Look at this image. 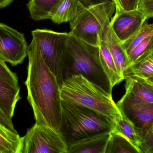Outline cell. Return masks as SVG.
<instances>
[{"mask_svg":"<svg viewBox=\"0 0 153 153\" xmlns=\"http://www.w3.org/2000/svg\"><path fill=\"white\" fill-rule=\"evenodd\" d=\"M138 150L140 153H153V125L144 134Z\"/></svg>","mask_w":153,"mask_h":153,"instance_id":"cb8c5ba5","label":"cell"},{"mask_svg":"<svg viewBox=\"0 0 153 153\" xmlns=\"http://www.w3.org/2000/svg\"><path fill=\"white\" fill-rule=\"evenodd\" d=\"M153 35V24L145 22L142 28L131 37L122 43L128 56L134 48L148 37Z\"/></svg>","mask_w":153,"mask_h":153,"instance_id":"7402d4cb","label":"cell"},{"mask_svg":"<svg viewBox=\"0 0 153 153\" xmlns=\"http://www.w3.org/2000/svg\"><path fill=\"white\" fill-rule=\"evenodd\" d=\"M27 56L25 84L36 123L60 133L62 100L57 77L45 62L34 39L28 46Z\"/></svg>","mask_w":153,"mask_h":153,"instance_id":"6da1fadb","label":"cell"},{"mask_svg":"<svg viewBox=\"0 0 153 153\" xmlns=\"http://www.w3.org/2000/svg\"><path fill=\"white\" fill-rule=\"evenodd\" d=\"M22 141L18 132L0 123V153H22Z\"/></svg>","mask_w":153,"mask_h":153,"instance_id":"d6986e66","label":"cell"},{"mask_svg":"<svg viewBox=\"0 0 153 153\" xmlns=\"http://www.w3.org/2000/svg\"><path fill=\"white\" fill-rule=\"evenodd\" d=\"M113 131L126 137L138 150L144 134L142 130L137 128L130 120L122 117L116 123Z\"/></svg>","mask_w":153,"mask_h":153,"instance_id":"44dd1931","label":"cell"},{"mask_svg":"<svg viewBox=\"0 0 153 153\" xmlns=\"http://www.w3.org/2000/svg\"><path fill=\"white\" fill-rule=\"evenodd\" d=\"M99 0H62L55 11L51 20L61 24L70 22L86 7Z\"/></svg>","mask_w":153,"mask_h":153,"instance_id":"8fae6325","label":"cell"},{"mask_svg":"<svg viewBox=\"0 0 153 153\" xmlns=\"http://www.w3.org/2000/svg\"><path fill=\"white\" fill-rule=\"evenodd\" d=\"M63 81L82 75L112 95V88L102 65L99 46L77 38L69 32L62 63Z\"/></svg>","mask_w":153,"mask_h":153,"instance_id":"7a4b0ae2","label":"cell"},{"mask_svg":"<svg viewBox=\"0 0 153 153\" xmlns=\"http://www.w3.org/2000/svg\"><path fill=\"white\" fill-rule=\"evenodd\" d=\"M126 91L146 102L153 103V84L145 79L130 76L126 79Z\"/></svg>","mask_w":153,"mask_h":153,"instance_id":"e0dca14e","label":"cell"},{"mask_svg":"<svg viewBox=\"0 0 153 153\" xmlns=\"http://www.w3.org/2000/svg\"><path fill=\"white\" fill-rule=\"evenodd\" d=\"M27 44L23 33L0 23V60L16 66L27 56Z\"/></svg>","mask_w":153,"mask_h":153,"instance_id":"9c48e42d","label":"cell"},{"mask_svg":"<svg viewBox=\"0 0 153 153\" xmlns=\"http://www.w3.org/2000/svg\"><path fill=\"white\" fill-rule=\"evenodd\" d=\"M146 80L149 82L153 84V78H149V79H147Z\"/></svg>","mask_w":153,"mask_h":153,"instance_id":"f546056e","label":"cell"},{"mask_svg":"<svg viewBox=\"0 0 153 153\" xmlns=\"http://www.w3.org/2000/svg\"><path fill=\"white\" fill-rule=\"evenodd\" d=\"M105 153H140L138 149L123 135L115 131L110 133Z\"/></svg>","mask_w":153,"mask_h":153,"instance_id":"ffe728a7","label":"cell"},{"mask_svg":"<svg viewBox=\"0 0 153 153\" xmlns=\"http://www.w3.org/2000/svg\"><path fill=\"white\" fill-rule=\"evenodd\" d=\"M116 5L111 0H100L84 9L70 22V33L93 46L103 40Z\"/></svg>","mask_w":153,"mask_h":153,"instance_id":"5b68a950","label":"cell"},{"mask_svg":"<svg viewBox=\"0 0 153 153\" xmlns=\"http://www.w3.org/2000/svg\"><path fill=\"white\" fill-rule=\"evenodd\" d=\"M60 90L62 100L97 111L115 124L123 117L112 95L82 75H72L65 80Z\"/></svg>","mask_w":153,"mask_h":153,"instance_id":"277c9868","label":"cell"},{"mask_svg":"<svg viewBox=\"0 0 153 153\" xmlns=\"http://www.w3.org/2000/svg\"><path fill=\"white\" fill-rule=\"evenodd\" d=\"M20 89L0 77V109L10 118L14 116L15 107L21 99Z\"/></svg>","mask_w":153,"mask_h":153,"instance_id":"4fadbf2b","label":"cell"},{"mask_svg":"<svg viewBox=\"0 0 153 153\" xmlns=\"http://www.w3.org/2000/svg\"><path fill=\"white\" fill-rule=\"evenodd\" d=\"M0 77L14 85H19V79L16 73L12 72L5 64L0 60Z\"/></svg>","mask_w":153,"mask_h":153,"instance_id":"d4e9b609","label":"cell"},{"mask_svg":"<svg viewBox=\"0 0 153 153\" xmlns=\"http://www.w3.org/2000/svg\"><path fill=\"white\" fill-rule=\"evenodd\" d=\"M22 153H67L60 133L46 126L35 125L22 137Z\"/></svg>","mask_w":153,"mask_h":153,"instance_id":"52a82bcc","label":"cell"},{"mask_svg":"<svg viewBox=\"0 0 153 153\" xmlns=\"http://www.w3.org/2000/svg\"><path fill=\"white\" fill-rule=\"evenodd\" d=\"M100 57L104 72L109 79L111 86L120 83L123 79L120 76L111 54L104 40H101L99 46Z\"/></svg>","mask_w":153,"mask_h":153,"instance_id":"ac0fdd59","label":"cell"},{"mask_svg":"<svg viewBox=\"0 0 153 153\" xmlns=\"http://www.w3.org/2000/svg\"><path fill=\"white\" fill-rule=\"evenodd\" d=\"M0 123L4 126L13 131H16L14 128L12 119L6 116L4 112L0 109Z\"/></svg>","mask_w":153,"mask_h":153,"instance_id":"83f0119b","label":"cell"},{"mask_svg":"<svg viewBox=\"0 0 153 153\" xmlns=\"http://www.w3.org/2000/svg\"><path fill=\"white\" fill-rule=\"evenodd\" d=\"M136 76L147 80L153 77V50L144 54L127 69L124 79Z\"/></svg>","mask_w":153,"mask_h":153,"instance_id":"9a60e30c","label":"cell"},{"mask_svg":"<svg viewBox=\"0 0 153 153\" xmlns=\"http://www.w3.org/2000/svg\"><path fill=\"white\" fill-rule=\"evenodd\" d=\"M152 50H153V35L143 40L128 54L130 63L131 64L141 56Z\"/></svg>","mask_w":153,"mask_h":153,"instance_id":"603a6c76","label":"cell"},{"mask_svg":"<svg viewBox=\"0 0 153 153\" xmlns=\"http://www.w3.org/2000/svg\"><path fill=\"white\" fill-rule=\"evenodd\" d=\"M146 20L138 9L129 11L116 9L115 15L110 21V26L117 37L123 42L136 33Z\"/></svg>","mask_w":153,"mask_h":153,"instance_id":"30bf717a","label":"cell"},{"mask_svg":"<svg viewBox=\"0 0 153 153\" xmlns=\"http://www.w3.org/2000/svg\"><path fill=\"white\" fill-rule=\"evenodd\" d=\"M116 5V9L122 11L137 10L140 0H111Z\"/></svg>","mask_w":153,"mask_h":153,"instance_id":"484cf974","label":"cell"},{"mask_svg":"<svg viewBox=\"0 0 153 153\" xmlns=\"http://www.w3.org/2000/svg\"><path fill=\"white\" fill-rule=\"evenodd\" d=\"M62 0H29L27 4L30 18L35 21L51 19Z\"/></svg>","mask_w":153,"mask_h":153,"instance_id":"2e32d148","label":"cell"},{"mask_svg":"<svg viewBox=\"0 0 153 153\" xmlns=\"http://www.w3.org/2000/svg\"><path fill=\"white\" fill-rule=\"evenodd\" d=\"M110 135L106 133L86 138L69 147L67 153H105Z\"/></svg>","mask_w":153,"mask_h":153,"instance_id":"5bb4252c","label":"cell"},{"mask_svg":"<svg viewBox=\"0 0 153 153\" xmlns=\"http://www.w3.org/2000/svg\"><path fill=\"white\" fill-rule=\"evenodd\" d=\"M102 40H104L107 44L120 75L125 80L124 74L131 63L122 43L113 32L110 23L107 28Z\"/></svg>","mask_w":153,"mask_h":153,"instance_id":"7c38bea8","label":"cell"},{"mask_svg":"<svg viewBox=\"0 0 153 153\" xmlns=\"http://www.w3.org/2000/svg\"><path fill=\"white\" fill-rule=\"evenodd\" d=\"M146 19L153 18V0H140L138 8Z\"/></svg>","mask_w":153,"mask_h":153,"instance_id":"4316f807","label":"cell"},{"mask_svg":"<svg viewBox=\"0 0 153 153\" xmlns=\"http://www.w3.org/2000/svg\"><path fill=\"white\" fill-rule=\"evenodd\" d=\"M117 105L122 116L130 120L144 134L153 125V103L126 91Z\"/></svg>","mask_w":153,"mask_h":153,"instance_id":"ba28073f","label":"cell"},{"mask_svg":"<svg viewBox=\"0 0 153 153\" xmlns=\"http://www.w3.org/2000/svg\"><path fill=\"white\" fill-rule=\"evenodd\" d=\"M60 134L68 148L86 138L114 130L108 118L81 105L62 101Z\"/></svg>","mask_w":153,"mask_h":153,"instance_id":"3957f363","label":"cell"},{"mask_svg":"<svg viewBox=\"0 0 153 153\" xmlns=\"http://www.w3.org/2000/svg\"><path fill=\"white\" fill-rule=\"evenodd\" d=\"M31 34L44 60L57 77L61 86L63 82L62 72V59L69 32L37 29L32 31Z\"/></svg>","mask_w":153,"mask_h":153,"instance_id":"8992f818","label":"cell"},{"mask_svg":"<svg viewBox=\"0 0 153 153\" xmlns=\"http://www.w3.org/2000/svg\"><path fill=\"white\" fill-rule=\"evenodd\" d=\"M14 0H0V8H4L10 5Z\"/></svg>","mask_w":153,"mask_h":153,"instance_id":"f1b7e54d","label":"cell"}]
</instances>
